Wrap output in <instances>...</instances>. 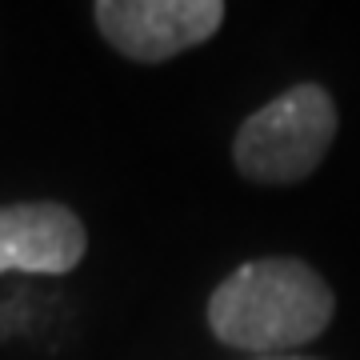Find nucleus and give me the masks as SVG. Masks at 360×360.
<instances>
[{
  "label": "nucleus",
  "instance_id": "obj_3",
  "mask_svg": "<svg viewBox=\"0 0 360 360\" xmlns=\"http://www.w3.org/2000/svg\"><path fill=\"white\" fill-rule=\"evenodd\" d=\"M96 25L129 60L160 65L217 37L224 0H96Z\"/></svg>",
  "mask_w": 360,
  "mask_h": 360
},
{
  "label": "nucleus",
  "instance_id": "obj_5",
  "mask_svg": "<svg viewBox=\"0 0 360 360\" xmlns=\"http://www.w3.org/2000/svg\"><path fill=\"white\" fill-rule=\"evenodd\" d=\"M260 360H312V356H260Z\"/></svg>",
  "mask_w": 360,
  "mask_h": 360
},
{
  "label": "nucleus",
  "instance_id": "obj_2",
  "mask_svg": "<svg viewBox=\"0 0 360 360\" xmlns=\"http://www.w3.org/2000/svg\"><path fill=\"white\" fill-rule=\"evenodd\" d=\"M336 136V104L321 84H292L276 101L248 116L236 141L232 160L240 176L257 184H296L324 160Z\"/></svg>",
  "mask_w": 360,
  "mask_h": 360
},
{
  "label": "nucleus",
  "instance_id": "obj_1",
  "mask_svg": "<svg viewBox=\"0 0 360 360\" xmlns=\"http://www.w3.org/2000/svg\"><path fill=\"white\" fill-rule=\"evenodd\" d=\"M336 312V296L321 272L292 257L248 260L208 296V328L220 345L284 356L316 340Z\"/></svg>",
  "mask_w": 360,
  "mask_h": 360
},
{
  "label": "nucleus",
  "instance_id": "obj_4",
  "mask_svg": "<svg viewBox=\"0 0 360 360\" xmlns=\"http://www.w3.org/2000/svg\"><path fill=\"white\" fill-rule=\"evenodd\" d=\"M89 252V232L72 208L56 200L0 208V272L65 276Z\"/></svg>",
  "mask_w": 360,
  "mask_h": 360
}]
</instances>
